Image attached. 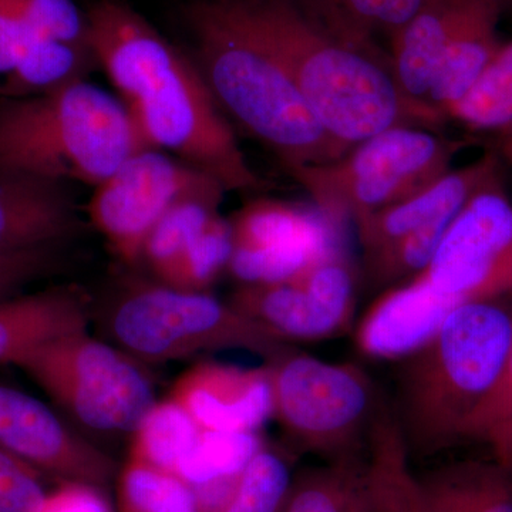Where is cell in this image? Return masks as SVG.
<instances>
[{"instance_id":"obj_12","label":"cell","mask_w":512,"mask_h":512,"mask_svg":"<svg viewBox=\"0 0 512 512\" xmlns=\"http://www.w3.org/2000/svg\"><path fill=\"white\" fill-rule=\"evenodd\" d=\"M0 448L59 481L106 488L114 461L36 397L0 384Z\"/></svg>"},{"instance_id":"obj_4","label":"cell","mask_w":512,"mask_h":512,"mask_svg":"<svg viewBox=\"0 0 512 512\" xmlns=\"http://www.w3.org/2000/svg\"><path fill=\"white\" fill-rule=\"evenodd\" d=\"M147 148L126 104L87 79L0 97V170L97 187Z\"/></svg>"},{"instance_id":"obj_42","label":"cell","mask_w":512,"mask_h":512,"mask_svg":"<svg viewBox=\"0 0 512 512\" xmlns=\"http://www.w3.org/2000/svg\"><path fill=\"white\" fill-rule=\"evenodd\" d=\"M501 464H504V466H507L508 468H511V470H512V448H511L510 453H508V456L505 457V460Z\"/></svg>"},{"instance_id":"obj_8","label":"cell","mask_w":512,"mask_h":512,"mask_svg":"<svg viewBox=\"0 0 512 512\" xmlns=\"http://www.w3.org/2000/svg\"><path fill=\"white\" fill-rule=\"evenodd\" d=\"M70 419L103 434H134L157 403L146 373L123 350L69 333L15 357Z\"/></svg>"},{"instance_id":"obj_14","label":"cell","mask_w":512,"mask_h":512,"mask_svg":"<svg viewBox=\"0 0 512 512\" xmlns=\"http://www.w3.org/2000/svg\"><path fill=\"white\" fill-rule=\"evenodd\" d=\"M501 174L503 158L495 150L488 151L473 163L451 168L439 180L406 200L355 222L363 256L433 222L456 217L480 188Z\"/></svg>"},{"instance_id":"obj_13","label":"cell","mask_w":512,"mask_h":512,"mask_svg":"<svg viewBox=\"0 0 512 512\" xmlns=\"http://www.w3.org/2000/svg\"><path fill=\"white\" fill-rule=\"evenodd\" d=\"M173 399L202 430L255 431L272 416L268 367L245 370L220 363H202L180 377Z\"/></svg>"},{"instance_id":"obj_26","label":"cell","mask_w":512,"mask_h":512,"mask_svg":"<svg viewBox=\"0 0 512 512\" xmlns=\"http://www.w3.org/2000/svg\"><path fill=\"white\" fill-rule=\"evenodd\" d=\"M447 119L470 131L512 136V40L497 50L480 79L447 111Z\"/></svg>"},{"instance_id":"obj_1","label":"cell","mask_w":512,"mask_h":512,"mask_svg":"<svg viewBox=\"0 0 512 512\" xmlns=\"http://www.w3.org/2000/svg\"><path fill=\"white\" fill-rule=\"evenodd\" d=\"M323 128L349 148L394 126L440 130L446 121L404 96L372 40L343 28L316 0H237Z\"/></svg>"},{"instance_id":"obj_32","label":"cell","mask_w":512,"mask_h":512,"mask_svg":"<svg viewBox=\"0 0 512 512\" xmlns=\"http://www.w3.org/2000/svg\"><path fill=\"white\" fill-rule=\"evenodd\" d=\"M234 251L231 222L215 215L188 248L175 288L207 292L225 269Z\"/></svg>"},{"instance_id":"obj_35","label":"cell","mask_w":512,"mask_h":512,"mask_svg":"<svg viewBox=\"0 0 512 512\" xmlns=\"http://www.w3.org/2000/svg\"><path fill=\"white\" fill-rule=\"evenodd\" d=\"M463 440L487 444L503 463L512 448V349L497 386L468 420Z\"/></svg>"},{"instance_id":"obj_43","label":"cell","mask_w":512,"mask_h":512,"mask_svg":"<svg viewBox=\"0 0 512 512\" xmlns=\"http://www.w3.org/2000/svg\"><path fill=\"white\" fill-rule=\"evenodd\" d=\"M501 3H503V6L512 5V0H501Z\"/></svg>"},{"instance_id":"obj_34","label":"cell","mask_w":512,"mask_h":512,"mask_svg":"<svg viewBox=\"0 0 512 512\" xmlns=\"http://www.w3.org/2000/svg\"><path fill=\"white\" fill-rule=\"evenodd\" d=\"M328 255L332 254L311 248H234L228 271L242 285L279 284L303 274Z\"/></svg>"},{"instance_id":"obj_33","label":"cell","mask_w":512,"mask_h":512,"mask_svg":"<svg viewBox=\"0 0 512 512\" xmlns=\"http://www.w3.org/2000/svg\"><path fill=\"white\" fill-rule=\"evenodd\" d=\"M343 28L362 39L376 33L392 37L429 0H318Z\"/></svg>"},{"instance_id":"obj_31","label":"cell","mask_w":512,"mask_h":512,"mask_svg":"<svg viewBox=\"0 0 512 512\" xmlns=\"http://www.w3.org/2000/svg\"><path fill=\"white\" fill-rule=\"evenodd\" d=\"M116 477L120 512H198L191 485L173 473L130 457Z\"/></svg>"},{"instance_id":"obj_30","label":"cell","mask_w":512,"mask_h":512,"mask_svg":"<svg viewBox=\"0 0 512 512\" xmlns=\"http://www.w3.org/2000/svg\"><path fill=\"white\" fill-rule=\"evenodd\" d=\"M292 451L262 447L239 474L221 512H284L293 484Z\"/></svg>"},{"instance_id":"obj_5","label":"cell","mask_w":512,"mask_h":512,"mask_svg":"<svg viewBox=\"0 0 512 512\" xmlns=\"http://www.w3.org/2000/svg\"><path fill=\"white\" fill-rule=\"evenodd\" d=\"M103 326L116 348L150 363L222 349L248 350L269 363L293 349L231 303L163 284L121 292Z\"/></svg>"},{"instance_id":"obj_39","label":"cell","mask_w":512,"mask_h":512,"mask_svg":"<svg viewBox=\"0 0 512 512\" xmlns=\"http://www.w3.org/2000/svg\"><path fill=\"white\" fill-rule=\"evenodd\" d=\"M37 35L43 33L33 29L10 0H0V80L12 72L25 47Z\"/></svg>"},{"instance_id":"obj_38","label":"cell","mask_w":512,"mask_h":512,"mask_svg":"<svg viewBox=\"0 0 512 512\" xmlns=\"http://www.w3.org/2000/svg\"><path fill=\"white\" fill-rule=\"evenodd\" d=\"M46 497L39 471L0 448V512H40Z\"/></svg>"},{"instance_id":"obj_10","label":"cell","mask_w":512,"mask_h":512,"mask_svg":"<svg viewBox=\"0 0 512 512\" xmlns=\"http://www.w3.org/2000/svg\"><path fill=\"white\" fill-rule=\"evenodd\" d=\"M224 187L164 151L143 148L94 187L87 217L121 261H141L158 221L180 202L224 198Z\"/></svg>"},{"instance_id":"obj_19","label":"cell","mask_w":512,"mask_h":512,"mask_svg":"<svg viewBox=\"0 0 512 512\" xmlns=\"http://www.w3.org/2000/svg\"><path fill=\"white\" fill-rule=\"evenodd\" d=\"M90 298L79 288H53L0 302V363L69 333L87 330Z\"/></svg>"},{"instance_id":"obj_24","label":"cell","mask_w":512,"mask_h":512,"mask_svg":"<svg viewBox=\"0 0 512 512\" xmlns=\"http://www.w3.org/2000/svg\"><path fill=\"white\" fill-rule=\"evenodd\" d=\"M97 66L87 47L37 35L23 50L18 63L0 80V97L39 96L86 79Z\"/></svg>"},{"instance_id":"obj_21","label":"cell","mask_w":512,"mask_h":512,"mask_svg":"<svg viewBox=\"0 0 512 512\" xmlns=\"http://www.w3.org/2000/svg\"><path fill=\"white\" fill-rule=\"evenodd\" d=\"M503 9L501 0H483L448 45L426 99L444 119L447 111L470 92L503 45L498 36Z\"/></svg>"},{"instance_id":"obj_29","label":"cell","mask_w":512,"mask_h":512,"mask_svg":"<svg viewBox=\"0 0 512 512\" xmlns=\"http://www.w3.org/2000/svg\"><path fill=\"white\" fill-rule=\"evenodd\" d=\"M264 446L255 431L202 430L187 456L178 464L175 476L192 488L237 477Z\"/></svg>"},{"instance_id":"obj_18","label":"cell","mask_w":512,"mask_h":512,"mask_svg":"<svg viewBox=\"0 0 512 512\" xmlns=\"http://www.w3.org/2000/svg\"><path fill=\"white\" fill-rule=\"evenodd\" d=\"M232 306L285 342H319L349 329V320L326 305L301 279L269 285H242Z\"/></svg>"},{"instance_id":"obj_3","label":"cell","mask_w":512,"mask_h":512,"mask_svg":"<svg viewBox=\"0 0 512 512\" xmlns=\"http://www.w3.org/2000/svg\"><path fill=\"white\" fill-rule=\"evenodd\" d=\"M511 349L512 311L500 299L460 306L433 339L400 360L393 414L410 457L433 456L463 440Z\"/></svg>"},{"instance_id":"obj_11","label":"cell","mask_w":512,"mask_h":512,"mask_svg":"<svg viewBox=\"0 0 512 512\" xmlns=\"http://www.w3.org/2000/svg\"><path fill=\"white\" fill-rule=\"evenodd\" d=\"M417 276L456 306L512 295V195L503 175L458 211L430 265Z\"/></svg>"},{"instance_id":"obj_22","label":"cell","mask_w":512,"mask_h":512,"mask_svg":"<svg viewBox=\"0 0 512 512\" xmlns=\"http://www.w3.org/2000/svg\"><path fill=\"white\" fill-rule=\"evenodd\" d=\"M419 481L426 512H512V470L497 460L446 464Z\"/></svg>"},{"instance_id":"obj_15","label":"cell","mask_w":512,"mask_h":512,"mask_svg":"<svg viewBox=\"0 0 512 512\" xmlns=\"http://www.w3.org/2000/svg\"><path fill=\"white\" fill-rule=\"evenodd\" d=\"M457 308L416 276L370 306L357 326V348L373 359L402 360L433 339Z\"/></svg>"},{"instance_id":"obj_16","label":"cell","mask_w":512,"mask_h":512,"mask_svg":"<svg viewBox=\"0 0 512 512\" xmlns=\"http://www.w3.org/2000/svg\"><path fill=\"white\" fill-rule=\"evenodd\" d=\"M80 229L67 184L0 170V252L67 244Z\"/></svg>"},{"instance_id":"obj_23","label":"cell","mask_w":512,"mask_h":512,"mask_svg":"<svg viewBox=\"0 0 512 512\" xmlns=\"http://www.w3.org/2000/svg\"><path fill=\"white\" fill-rule=\"evenodd\" d=\"M366 474L370 512H426L406 441L384 403L370 433Z\"/></svg>"},{"instance_id":"obj_27","label":"cell","mask_w":512,"mask_h":512,"mask_svg":"<svg viewBox=\"0 0 512 512\" xmlns=\"http://www.w3.org/2000/svg\"><path fill=\"white\" fill-rule=\"evenodd\" d=\"M221 198H194L180 202L158 221L144 244L146 261L161 284L175 288L181 264L195 237L220 214Z\"/></svg>"},{"instance_id":"obj_40","label":"cell","mask_w":512,"mask_h":512,"mask_svg":"<svg viewBox=\"0 0 512 512\" xmlns=\"http://www.w3.org/2000/svg\"><path fill=\"white\" fill-rule=\"evenodd\" d=\"M103 490L80 481H60L55 491L47 493L40 512H113Z\"/></svg>"},{"instance_id":"obj_7","label":"cell","mask_w":512,"mask_h":512,"mask_svg":"<svg viewBox=\"0 0 512 512\" xmlns=\"http://www.w3.org/2000/svg\"><path fill=\"white\" fill-rule=\"evenodd\" d=\"M272 416L292 453L326 461L362 457L383 402L365 369L289 350L266 363Z\"/></svg>"},{"instance_id":"obj_2","label":"cell","mask_w":512,"mask_h":512,"mask_svg":"<svg viewBox=\"0 0 512 512\" xmlns=\"http://www.w3.org/2000/svg\"><path fill=\"white\" fill-rule=\"evenodd\" d=\"M200 70L215 100L268 147L286 173L345 154L245 19L237 0H198L188 10Z\"/></svg>"},{"instance_id":"obj_41","label":"cell","mask_w":512,"mask_h":512,"mask_svg":"<svg viewBox=\"0 0 512 512\" xmlns=\"http://www.w3.org/2000/svg\"><path fill=\"white\" fill-rule=\"evenodd\" d=\"M495 151L500 154L503 161L512 165V136L495 140Z\"/></svg>"},{"instance_id":"obj_25","label":"cell","mask_w":512,"mask_h":512,"mask_svg":"<svg viewBox=\"0 0 512 512\" xmlns=\"http://www.w3.org/2000/svg\"><path fill=\"white\" fill-rule=\"evenodd\" d=\"M366 456L295 474L284 512H370Z\"/></svg>"},{"instance_id":"obj_37","label":"cell","mask_w":512,"mask_h":512,"mask_svg":"<svg viewBox=\"0 0 512 512\" xmlns=\"http://www.w3.org/2000/svg\"><path fill=\"white\" fill-rule=\"evenodd\" d=\"M30 26L43 35L87 47L86 12L73 0H10Z\"/></svg>"},{"instance_id":"obj_17","label":"cell","mask_w":512,"mask_h":512,"mask_svg":"<svg viewBox=\"0 0 512 512\" xmlns=\"http://www.w3.org/2000/svg\"><path fill=\"white\" fill-rule=\"evenodd\" d=\"M481 2L483 0H429L390 37V69L407 99L429 106L427 94L441 59Z\"/></svg>"},{"instance_id":"obj_36","label":"cell","mask_w":512,"mask_h":512,"mask_svg":"<svg viewBox=\"0 0 512 512\" xmlns=\"http://www.w3.org/2000/svg\"><path fill=\"white\" fill-rule=\"evenodd\" d=\"M67 244L0 252V302L30 284L62 272L69 264Z\"/></svg>"},{"instance_id":"obj_9","label":"cell","mask_w":512,"mask_h":512,"mask_svg":"<svg viewBox=\"0 0 512 512\" xmlns=\"http://www.w3.org/2000/svg\"><path fill=\"white\" fill-rule=\"evenodd\" d=\"M144 146L210 175L227 192L259 190L252 170L200 67L181 55L126 103Z\"/></svg>"},{"instance_id":"obj_28","label":"cell","mask_w":512,"mask_h":512,"mask_svg":"<svg viewBox=\"0 0 512 512\" xmlns=\"http://www.w3.org/2000/svg\"><path fill=\"white\" fill-rule=\"evenodd\" d=\"M201 431L197 421L173 397L157 402L133 434L131 458L175 474Z\"/></svg>"},{"instance_id":"obj_6","label":"cell","mask_w":512,"mask_h":512,"mask_svg":"<svg viewBox=\"0 0 512 512\" xmlns=\"http://www.w3.org/2000/svg\"><path fill=\"white\" fill-rule=\"evenodd\" d=\"M466 141L421 126H394L329 163L289 170L333 221L357 222L406 200L453 168Z\"/></svg>"},{"instance_id":"obj_20","label":"cell","mask_w":512,"mask_h":512,"mask_svg":"<svg viewBox=\"0 0 512 512\" xmlns=\"http://www.w3.org/2000/svg\"><path fill=\"white\" fill-rule=\"evenodd\" d=\"M231 222L234 248H311L340 252L333 221L322 211L291 202L261 198L248 202Z\"/></svg>"}]
</instances>
